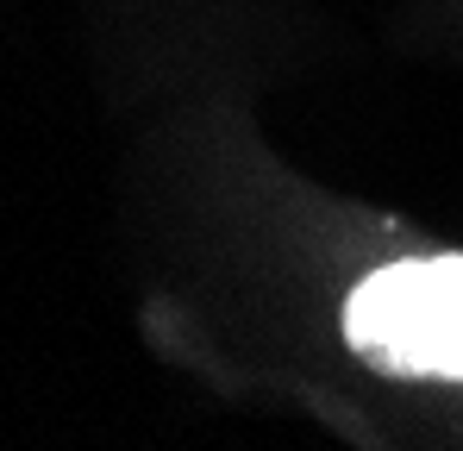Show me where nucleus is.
<instances>
[{
    "instance_id": "obj_1",
    "label": "nucleus",
    "mask_w": 463,
    "mask_h": 451,
    "mask_svg": "<svg viewBox=\"0 0 463 451\" xmlns=\"http://www.w3.org/2000/svg\"><path fill=\"white\" fill-rule=\"evenodd\" d=\"M345 345L388 376L463 382V257H407L345 301Z\"/></svg>"
}]
</instances>
